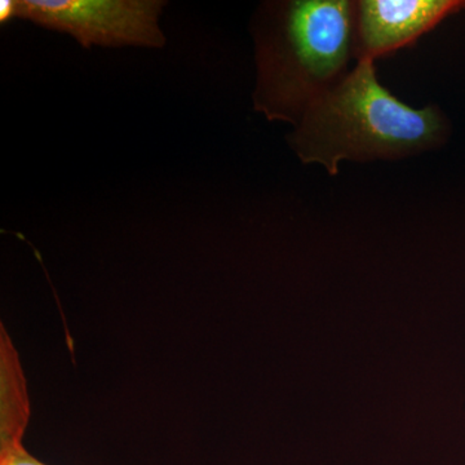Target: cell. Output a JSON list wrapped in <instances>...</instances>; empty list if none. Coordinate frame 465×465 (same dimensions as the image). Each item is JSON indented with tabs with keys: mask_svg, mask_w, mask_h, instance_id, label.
Listing matches in <instances>:
<instances>
[{
	"mask_svg": "<svg viewBox=\"0 0 465 465\" xmlns=\"http://www.w3.org/2000/svg\"><path fill=\"white\" fill-rule=\"evenodd\" d=\"M445 134L439 109L401 103L365 58L304 110L289 139L304 163L335 174L341 161L407 157L440 145Z\"/></svg>",
	"mask_w": 465,
	"mask_h": 465,
	"instance_id": "cell-1",
	"label": "cell"
},
{
	"mask_svg": "<svg viewBox=\"0 0 465 465\" xmlns=\"http://www.w3.org/2000/svg\"><path fill=\"white\" fill-rule=\"evenodd\" d=\"M354 34L356 5L347 0L266 7L256 27L255 109L271 121L298 124L304 110L342 78Z\"/></svg>",
	"mask_w": 465,
	"mask_h": 465,
	"instance_id": "cell-2",
	"label": "cell"
},
{
	"mask_svg": "<svg viewBox=\"0 0 465 465\" xmlns=\"http://www.w3.org/2000/svg\"><path fill=\"white\" fill-rule=\"evenodd\" d=\"M161 0H16V18L66 33L84 48H162Z\"/></svg>",
	"mask_w": 465,
	"mask_h": 465,
	"instance_id": "cell-3",
	"label": "cell"
},
{
	"mask_svg": "<svg viewBox=\"0 0 465 465\" xmlns=\"http://www.w3.org/2000/svg\"><path fill=\"white\" fill-rule=\"evenodd\" d=\"M465 7L455 0H363L356 5V50L374 60L400 50Z\"/></svg>",
	"mask_w": 465,
	"mask_h": 465,
	"instance_id": "cell-4",
	"label": "cell"
},
{
	"mask_svg": "<svg viewBox=\"0 0 465 465\" xmlns=\"http://www.w3.org/2000/svg\"><path fill=\"white\" fill-rule=\"evenodd\" d=\"M25 430L0 432V465H47L33 457L23 445Z\"/></svg>",
	"mask_w": 465,
	"mask_h": 465,
	"instance_id": "cell-5",
	"label": "cell"
},
{
	"mask_svg": "<svg viewBox=\"0 0 465 465\" xmlns=\"http://www.w3.org/2000/svg\"><path fill=\"white\" fill-rule=\"evenodd\" d=\"M16 18V0H2L0 2V23H9Z\"/></svg>",
	"mask_w": 465,
	"mask_h": 465,
	"instance_id": "cell-6",
	"label": "cell"
}]
</instances>
